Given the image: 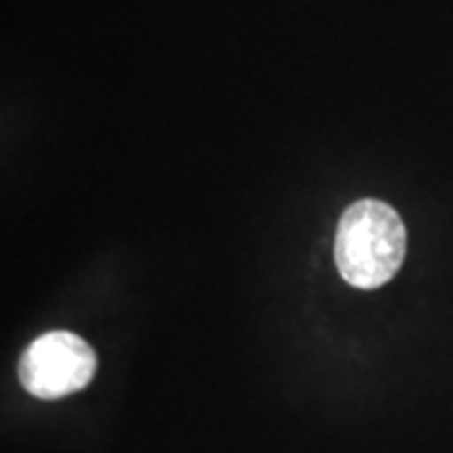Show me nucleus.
<instances>
[{
  "instance_id": "f03ea898",
  "label": "nucleus",
  "mask_w": 453,
  "mask_h": 453,
  "mask_svg": "<svg viewBox=\"0 0 453 453\" xmlns=\"http://www.w3.org/2000/svg\"><path fill=\"white\" fill-rule=\"evenodd\" d=\"M96 375V353L68 330H50L23 350L20 386L41 401H58L83 390Z\"/></svg>"
},
{
  "instance_id": "f257e3e1",
  "label": "nucleus",
  "mask_w": 453,
  "mask_h": 453,
  "mask_svg": "<svg viewBox=\"0 0 453 453\" xmlns=\"http://www.w3.org/2000/svg\"><path fill=\"white\" fill-rule=\"evenodd\" d=\"M405 225L401 214L380 199H360L340 217L335 265L348 285L375 290L395 277L405 259Z\"/></svg>"
}]
</instances>
